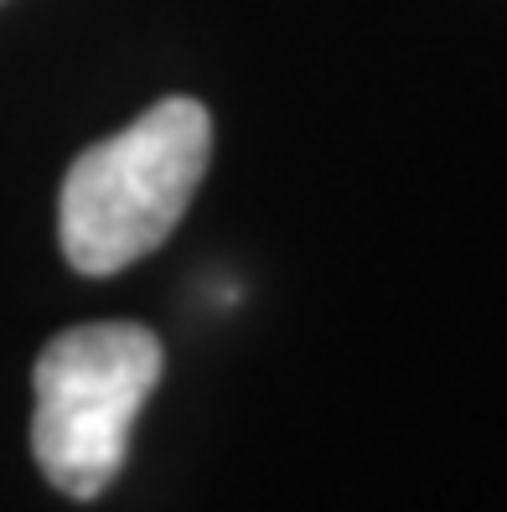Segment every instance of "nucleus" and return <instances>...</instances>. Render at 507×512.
Wrapping results in <instances>:
<instances>
[{
    "mask_svg": "<svg viewBox=\"0 0 507 512\" xmlns=\"http://www.w3.org/2000/svg\"><path fill=\"white\" fill-rule=\"evenodd\" d=\"M213 161V114L197 99H161L135 125L88 145L63 176L57 238L78 275H119L192 207Z\"/></svg>",
    "mask_w": 507,
    "mask_h": 512,
    "instance_id": "1",
    "label": "nucleus"
},
{
    "mask_svg": "<svg viewBox=\"0 0 507 512\" xmlns=\"http://www.w3.org/2000/svg\"><path fill=\"white\" fill-rule=\"evenodd\" d=\"M166 373V347L151 326L94 321L57 331L37 357V466L63 497L94 502L130 456V430Z\"/></svg>",
    "mask_w": 507,
    "mask_h": 512,
    "instance_id": "2",
    "label": "nucleus"
}]
</instances>
